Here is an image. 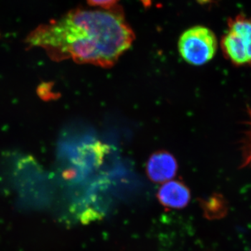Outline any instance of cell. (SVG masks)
Masks as SVG:
<instances>
[{"mask_svg":"<svg viewBox=\"0 0 251 251\" xmlns=\"http://www.w3.org/2000/svg\"><path fill=\"white\" fill-rule=\"evenodd\" d=\"M135 39L122 6L110 9L77 8L28 34L29 49L39 47L56 62L72 59L77 64L102 68L115 65Z\"/></svg>","mask_w":251,"mask_h":251,"instance_id":"6da1fadb","label":"cell"},{"mask_svg":"<svg viewBox=\"0 0 251 251\" xmlns=\"http://www.w3.org/2000/svg\"><path fill=\"white\" fill-rule=\"evenodd\" d=\"M225 57L238 67L251 65V18H230L221 42Z\"/></svg>","mask_w":251,"mask_h":251,"instance_id":"7a4b0ae2","label":"cell"},{"mask_svg":"<svg viewBox=\"0 0 251 251\" xmlns=\"http://www.w3.org/2000/svg\"><path fill=\"white\" fill-rule=\"evenodd\" d=\"M181 57L193 66H202L214 58L218 49L217 38L208 27L194 26L181 34L178 43Z\"/></svg>","mask_w":251,"mask_h":251,"instance_id":"3957f363","label":"cell"},{"mask_svg":"<svg viewBox=\"0 0 251 251\" xmlns=\"http://www.w3.org/2000/svg\"><path fill=\"white\" fill-rule=\"evenodd\" d=\"M178 164L173 155L166 151L153 153L149 158L146 166L147 175L156 183L166 182L175 177Z\"/></svg>","mask_w":251,"mask_h":251,"instance_id":"277c9868","label":"cell"},{"mask_svg":"<svg viewBox=\"0 0 251 251\" xmlns=\"http://www.w3.org/2000/svg\"><path fill=\"white\" fill-rule=\"evenodd\" d=\"M162 205L172 209H182L191 200V192L186 184L180 181H168L162 185L157 193Z\"/></svg>","mask_w":251,"mask_h":251,"instance_id":"5b68a950","label":"cell"},{"mask_svg":"<svg viewBox=\"0 0 251 251\" xmlns=\"http://www.w3.org/2000/svg\"><path fill=\"white\" fill-rule=\"evenodd\" d=\"M200 202L206 219L210 221L223 219L228 214V202L221 193H213L206 199L201 200Z\"/></svg>","mask_w":251,"mask_h":251,"instance_id":"8992f818","label":"cell"},{"mask_svg":"<svg viewBox=\"0 0 251 251\" xmlns=\"http://www.w3.org/2000/svg\"><path fill=\"white\" fill-rule=\"evenodd\" d=\"M247 112L249 114V121L247 122L249 128L246 132L245 138L243 141L241 168H248V167L251 168V108L250 107H248Z\"/></svg>","mask_w":251,"mask_h":251,"instance_id":"52a82bcc","label":"cell"},{"mask_svg":"<svg viewBox=\"0 0 251 251\" xmlns=\"http://www.w3.org/2000/svg\"><path fill=\"white\" fill-rule=\"evenodd\" d=\"M91 6H98L100 9H108L117 5L120 0H86Z\"/></svg>","mask_w":251,"mask_h":251,"instance_id":"ba28073f","label":"cell"},{"mask_svg":"<svg viewBox=\"0 0 251 251\" xmlns=\"http://www.w3.org/2000/svg\"><path fill=\"white\" fill-rule=\"evenodd\" d=\"M251 251V250H250V251Z\"/></svg>","mask_w":251,"mask_h":251,"instance_id":"9c48e42d","label":"cell"}]
</instances>
